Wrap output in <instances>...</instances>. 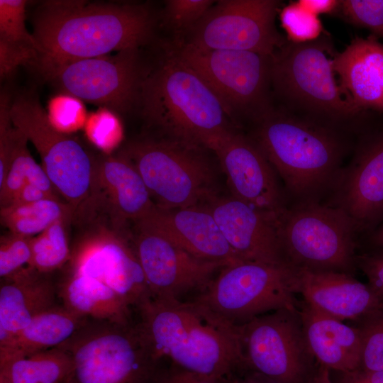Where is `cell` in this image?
I'll use <instances>...</instances> for the list:
<instances>
[{
	"instance_id": "836d02e7",
	"label": "cell",
	"mask_w": 383,
	"mask_h": 383,
	"mask_svg": "<svg viewBox=\"0 0 383 383\" xmlns=\"http://www.w3.org/2000/svg\"><path fill=\"white\" fill-rule=\"evenodd\" d=\"M360 330L362 350L360 370H383V309L357 323Z\"/></svg>"
},
{
	"instance_id": "9a60e30c",
	"label": "cell",
	"mask_w": 383,
	"mask_h": 383,
	"mask_svg": "<svg viewBox=\"0 0 383 383\" xmlns=\"http://www.w3.org/2000/svg\"><path fill=\"white\" fill-rule=\"evenodd\" d=\"M280 5L276 0L218 1L187 33L184 43L272 55L287 41L275 26Z\"/></svg>"
},
{
	"instance_id": "30bf717a",
	"label": "cell",
	"mask_w": 383,
	"mask_h": 383,
	"mask_svg": "<svg viewBox=\"0 0 383 383\" xmlns=\"http://www.w3.org/2000/svg\"><path fill=\"white\" fill-rule=\"evenodd\" d=\"M11 117L37 150L58 194L72 209L74 219L79 216L92 199L97 157L76 138L57 131L34 94L12 99Z\"/></svg>"
},
{
	"instance_id": "8992f818",
	"label": "cell",
	"mask_w": 383,
	"mask_h": 383,
	"mask_svg": "<svg viewBox=\"0 0 383 383\" xmlns=\"http://www.w3.org/2000/svg\"><path fill=\"white\" fill-rule=\"evenodd\" d=\"M58 347L73 360L69 383H155L160 374L138 324L89 319Z\"/></svg>"
},
{
	"instance_id": "603a6c76",
	"label": "cell",
	"mask_w": 383,
	"mask_h": 383,
	"mask_svg": "<svg viewBox=\"0 0 383 383\" xmlns=\"http://www.w3.org/2000/svg\"><path fill=\"white\" fill-rule=\"evenodd\" d=\"M346 97L360 111L383 113V44L374 35L355 38L333 60Z\"/></svg>"
},
{
	"instance_id": "7bdbcfd3",
	"label": "cell",
	"mask_w": 383,
	"mask_h": 383,
	"mask_svg": "<svg viewBox=\"0 0 383 383\" xmlns=\"http://www.w3.org/2000/svg\"><path fill=\"white\" fill-rule=\"evenodd\" d=\"M304 9L318 16L320 14H333L339 11L338 0H299L296 1Z\"/></svg>"
},
{
	"instance_id": "d590c367",
	"label": "cell",
	"mask_w": 383,
	"mask_h": 383,
	"mask_svg": "<svg viewBox=\"0 0 383 383\" xmlns=\"http://www.w3.org/2000/svg\"><path fill=\"white\" fill-rule=\"evenodd\" d=\"M212 0H169L165 3V22L178 33H188L213 5Z\"/></svg>"
},
{
	"instance_id": "2e32d148",
	"label": "cell",
	"mask_w": 383,
	"mask_h": 383,
	"mask_svg": "<svg viewBox=\"0 0 383 383\" xmlns=\"http://www.w3.org/2000/svg\"><path fill=\"white\" fill-rule=\"evenodd\" d=\"M342 210L360 239L383 223V128L360 136L323 202Z\"/></svg>"
},
{
	"instance_id": "60d3db41",
	"label": "cell",
	"mask_w": 383,
	"mask_h": 383,
	"mask_svg": "<svg viewBox=\"0 0 383 383\" xmlns=\"http://www.w3.org/2000/svg\"><path fill=\"white\" fill-rule=\"evenodd\" d=\"M155 383H219V382L177 367L166 372H160Z\"/></svg>"
},
{
	"instance_id": "d4e9b609",
	"label": "cell",
	"mask_w": 383,
	"mask_h": 383,
	"mask_svg": "<svg viewBox=\"0 0 383 383\" xmlns=\"http://www.w3.org/2000/svg\"><path fill=\"white\" fill-rule=\"evenodd\" d=\"M299 311L307 345L319 365L340 372L360 368L362 342L357 326L318 313L304 304Z\"/></svg>"
},
{
	"instance_id": "4316f807",
	"label": "cell",
	"mask_w": 383,
	"mask_h": 383,
	"mask_svg": "<svg viewBox=\"0 0 383 383\" xmlns=\"http://www.w3.org/2000/svg\"><path fill=\"white\" fill-rule=\"evenodd\" d=\"M57 284L62 305L89 319L130 324L131 306L102 282L66 271Z\"/></svg>"
},
{
	"instance_id": "4fadbf2b",
	"label": "cell",
	"mask_w": 383,
	"mask_h": 383,
	"mask_svg": "<svg viewBox=\"0 0 383 383\" xmlns=\"http://www.w3.org/2000/svg\"><path fill=\"white\" fill-rule=\"evenodd\" d=\"M245 367L279 383H308L316 370L299 309H283L240 326Z\"/></svg>"
},
{
	"instance_id": "e0dca14e",
	"label": "cell",
	"mask_w": 383,
	"mask_h": 383,
	"mask_svg": "<svg viewBox=\"0 0 383 383\" xmlns=\"http://www.w3.org/2000/svg\"><path fill=\"white\" fill-rule=\"evenodd\" d=\"M131 239L152 298H177L204 290L225 264L198 258L143 219L133 222Z\"/></svg>"
},
{
	"instance_id": "7dc6e473",
	"label": "cell",
	"mask_w": 383,
	"mask_h": 383,
	"mask_svg": "<svg viewBox=\"0 0 383 383\" xmlns=\"http://www.w3.org/2000/svg\"><path fill=\"white\" fill-rule=\"evenodd\" d=\"M245 383H279L260 373L250 370L244 379Z\"/></svg>"
},
{
	"instance_id": "484cf974",
	"label": "cell",
	"mask_w": 383,
	"mask_h": 383,
	"mask_svg": "<svg viewBox=\"0 0 383 383\" xmlns=\"http://www.w3.org/2000/svg\"><path fill=\"white\" fill-rule=\"evenodd\" d=\"M89 319L63 305H55L36 315L25 328L0 345V365L60 346Z\"/></svg>"
},
{
	"instance_id": "f546056e",
	"label": "cell",
	"mask_w": 383,
	"mask_h": 383,
	"mask_svg": "<svg viewBox=\"0 0 383 383\" xmlns=\"http://www.w3.org/2000/svg\"><path fill=\"white\" fill-rule=\"evenodd\" d=\"M72 221V216L62 218L32 237V255L28 267L40 273L50 274L67 265L71 255L68 225Z\"/></svg>"
},
{
	"instance_id": "d6a6232c",
	"label": "cell",
	"mask_w": 383,
	"mask_h": 383,
	"mask_svg": "<svg viewBox=\"0 0 383 383\" xmlns=\"http://www.w3.org/2000/svg\"><path fill=\"white\" fill-rule=\"evenodd\" d=\"M82 101L67 93L52 98L45 110L51 125L68 135L84 127L88 115Z\"/></svg>"
},
{
	"instance_id": "bcb514c9",
	"label": "cell",
	"mask_w": 383,
	"mask_h": 383,
	"mask_svg": "<svg viewBox=\"0 0 383 383\" xmlns=\"http://www.w3.org/2000/svg\"><path fill=\"white\" fill-rule=\"evenodd\" d=\"M308 383H333L331 379L329 369L319 365Z\"/></svg>"
},
{
	"instance_id": "ba28073f",
	"label": "cell",
	"mask_w": 383,
	"mask_h": 383,
	"mask_svg": "<svg viewBox=\"0 0 383 383\" xmlns=\"http://www.w3.org/2000/svg\"><path fill=\"white\" fill-rule=\"evenodd\" d=\"M201 148L170 138H145L119 153L138 170L154 204L173 209L201 206L216 196L213 169Z\"/></svg>"
},
{
	"instance_id": "e575fe53",
	"label": "cell",
	"mask_w": 383,
	"mask_h": 383,
	"mask_svg": "<svg viewBox=\"0 0 383 383\" xmlns=\"http://www.w3.org/2000/svg\"><path fill=\"white\" fill-rule=\"evenodd\" d=\"M25 0H0V40L40 47L26 26Z\"/></svg>"
},
{
	"instance_id": "52a82bcc",
	"label": "cell",
	"mask_w": 383,
	"mask_h": 383,
	"mask_svg": "<svg viewBox=\"0 0 383 383\" xmlns=\"http://www.w3.org/2000/svg\"><path fill=\"white\" fill-rule=\"evenodd\" d=\"M287 262L299 270L353 275L360 237L342 210L323 202L291 204L277 221Z\"/></svg>"
},
{
	"instance_id": "7402d4cb",
	"label": "cell",
	"mask_w": 383,
	"mask_h": 383,
	"mask_svg": "<svg viewBox=\"0 0 383 383\" xmlns=\"http://www.w3.org/2000/svg\"><path fill=\"white\" fill-rule=\"evenodd\" d=\"M140 219L198 258L226 265L243 261L228 243L211 213L204 206L165 209L155 205Z\"/></svg>"
},
{
	"instance_id": "f1b7e54d",
	"label": "cell",
	"mask_w": 383,
	"mask_h": 383,
	"mask_svg": "<svg viewBox=\"0 0 383 383\" xmlns=\"http://www.w3.org/2000/svg\"><path fill=\"white\" fill-rule=\"evenodd\" d=\"M69 216L74 219V211L60 199H48L0 209L1 224L9 231L27 237H34L57 220Z\"/></svg>"
},
{
	"instance_id": "7c38bea8",
	"label": "cell",
	"mask_w": 383,
	"mask_h": 383,
	"mask_svg": "<svg viewBox=\"0 0 383 383\" xmlns=\"http://www.w3.org/2000/svg\"><path fill=\"white\" fill-rule=\"evenodd\" d=\"M33 67L65 93L116 113L138 104L145 74L139 48L65 62L39 57Z\"/></svg>"
},
{
	"instance_id": "5bb4252c",
	"label": "cell",
	"mask_w": 383,
	"mask_h": 383,
	"mask_svg": "<svg viewBox=\"0 0 383 383\" xmlns=\"http://www.w3.org/2000/svg\"><path fill=\"white\" fill-rule=\"evenodd\" d=\"M71 248L67 271L106 284L131 306L151 297L131 233L95 218Z\"/></svg>"
},
{
	"instance_id": "3957f363",
	"label": "cell",
	"mask_w": 383,
	"mask_h": 383,
	"mask_svg": "<svg viewBox=\"0 0 383 383\" xmlns=\"http://www.w3.org/2000/svg\"><path fill=\"white\" fill-rule=\"evenodd\" d=\"M138 326L155 357L220 382L244 367L240 326L219 318L194 300L150 297L138 306Z\"/></svg>"
},
{
	"instance_id": "7a4b0ae2",
	"label": "cell",
	"mask_w": 383,
	"mask_h": 383,
	"mask_svg": "<svg viewBox=\"0 0 383 383\" xmlns=\"http://www.w3.org/2000/svg\"><path fill=\"white\" fill-rule=\"evenodd\" d=\"M248 135L283 182L289 204L323 202L357 141L274 106Z\"/></svg>"
},
{
	"instance_id": "f6af8a7d",
	"label": "cell",
	"mask_w": 383,
	"mask_h": 383,
	"mask_svg": "<svg viewBox=\"0 0 383 383\" xmlns=\"http://www.w3.org/2000/svg\"><path fill=\"white\" fill-rule=\"evenodd\" d=\"M359 248L364 250L383 249V223L359 240Z\"/></svg>"
},
{
	"instance_id": "c3c4849f",
	"label": "cell",
	"mask_w": 383,
	"mask_h": 383,
	"mask_svg": "<svg viewBox=\"0 0 383 383\" xmlns=\"http://www.w3.org/2000/svg\"><path fill=\"white\" fill-rule=\"evenodd\" d=\"M233 383H245L244 379L242 380H235Z\"/></svg>"
},
{
	"instance_id": "ab89813d",
	"label": "cell",
	"mask_w": 383,
	"mask_h": 383,
	"mask_svg": "<svg viewBox=\"0 0 383 383\" xmlns=\"http://www.w3.org/2000/svg\"><path fill=\"white\" fill-rule=\"evenodd\" d=\"M356 265L366 276L367 284L383 301V249L362 250L357 254Z\"/></svg>"
},
{
	"instance_id": "277c9868",
	"label": "cell",
	"mask_w": 383,
	"mask_h": 383,
	"mask_svg": "<svg viewBox=\"0 0 383 383\" xmlns=\"http://www.w3.org/2000/svg\"><path fill=\"white\" fill-rule=\"evenodd\" d=\"M328 36L313 41H289L272 55V89L278 108L355 138L372 128L365 113L345 96L335 79V55Z\"/></svg>"
},
{
	"instance_id": "74e56055",
	"label": "cell",
	"mask_w": 383,
	"mask_h": 383,
	"mask_svg": "<svg viewBox=\"0 0 383 383\" xmlns=\"http://www.w3.org/2000/svg\"><path fill=\"white\" fill-rule=\"evenodd\" d=\"M339 11L353 24L383 37V0H343Z\"/></svg>"
},
{
	"instance_id": "ffe728a7",
	"label": "cell",
	"mask_w": 383,
	"mask_h": 383,
	"mask_svg": "<svg viewBox=\"0 0 383 383\" xmlns=\"http://www.w3.org/2000/svg\"><path fill=\"white\" fill-rule=\"evenodd\" d=\"M155 206L133 165L118 153L97 157L94 191L89 213H102L113 226L125 229Z\"/></svg>"
},
{
	"instance_id": "cb8c5ba5",
	"label": "cell",
	"mask_w": 383,
	"mask_h": 383,
	"mask_svg": "<svg viewBox=\"0 0 383 383\" xmlns=\"http://www.w3.org/2000/svg\"><path fill=\"white\" fill-rule=\"evenodd\" d=\"M57 285L48 274L28 266L1 279L0 345L25 328L36 315L56 305Z\"/></svg>"
},
{
	"instance_id": "4dcf8cb0",
	"label": "cell",
	"mask_w": 383,
	"mask_h": 383,
	"mask_svg": "<svg viewBox=\"0 0 383 383\" xmlns=\"http://www.w3.org/2000/svg\"><path fill=\"white\" fill-rule=\"evenodd\" d=\"M279 18L287 40L291 43H308L323 35V27L318 16L304 9L296 1L280 9Z\"/></svg>"
},
{
	"instance_id": "681fc988",
	"label": "cell",
	"mask_w": 383,
	"mask_h": 383,
	"mask_svg": "<svg viewBox=\"0 0 383 383\" xmlns=\"http://www.w3.org/2000/svg\"><path fill=\"white\" fill-rule=\"evenodd\" d=\"M0 383H7V382L3 377H0Z\"/></svg>"
},
{
	"instance_id": "f35d334b",
	"label": "cell",
	"mask_w": 383,
	"mask_h": 383,
	"mask_svg": "<svg viewBox=\"0 0 383 383\" xmlns=\"http://www.w3.org/2000/svg\"><path fill=\"white\" fill-rule=\"evenodd\" d=\"M12 99L6 92L0 96V186L2 185L11 164L19 130L11 117Z\"/></svg>"
},
{
	"instance_id": "5b68a950",
	"label": "cell",
	"mask_w": 383,
	"mask_h": 383,
	"mask_svg": "<svg viewBox=\"0 0 383 383\" xmlns=\"http://www.w3.org/2000/svg\"><path fill=\"white\" fill-rule=\"evenodd\" d=\"M138 104L150 126L202 148L235 129L208 84L171 51L145 72Z\"/></svg>"
},
{
	"instance_id": "d6986e66",
	"label": "cell",
	"mask_w": 383,
	"mask_h": 383,
	"mask_svg": "<svg viewBox=\"0 0 383 383\" xmlns=\"http://www.w3.org/2000/svg\"><path fill=\"white\" fill-rule=\"evenodd\" d=\"M201 206L211 213L228 243L243 261L290 265L281 246L277 217L233 196H215Z\"/></svg>"
},
{
	"instance_id": "b9f144b4",
	"label": "cell",
	"mask_w": 383,
	"mask_h": 383,
	"mask_svg": "<svg viewBox=\"0 0 383 383\" xmlns=\"http://www.w3.org/2000/svg\"><path fill=\"white\" fill-rule=\"evenodd\" d=\"M48 199H57L49 196L39 187L27 182L16 194L8 206L31 204Z\"/></svg>"
},
{
	"instance_id": "ac0fdd59",
	"label": "cell",
	"mask_w": 383,
	"mask_h": 383,
	"mask_svg": "<svg viewBox=\"0 0 383 383\" xmlns=\"http://www.w3.org/2000/svg\"><path fill=\"white\" fill-rule=\"evenodd\" d=\"M217 156L232 196L278 218L289 205L278 175L248 135L231 131L207 146Z\"/></svg>"
},
{
	"instance_id": "8d00e7d4",
	"label": "cell",
	"mask_w": 383,
	"mask_h": 383,
	"mask_svg": "<svg viewBox=\"0 0 383 383\" xmlns=\"http://www.w3.org/2000/svg\"><path fill=\"white\" fill-rule=\"evenodd\" d=\"M32 237L9 231L0 237V277L5 279L28 265Z\"/></svg>"
},
{
	"instance_id": "ee69618b",
	"label": "cell",
	"mask_w": 383,
	"mask_h": 383,
	"mask_svg": "<svg viewBox=\"0 0 383 383\" xmlns=\"http://www.w3.org/2000/svg\"><path fill=\"white\" fill-rule=\"evenodd\" d=\"M341 374L338 383H383V370L365 371L357 369Z\"/></svg>"
},
{
	"instance_id": "1f68e13d",
	"label": "cell",
	"mask_w": 383,
	"mask_h": 383,
	"mask_svg": "<svg viewBox=\"0 0 383 383\" xmlns=\"http://www.w3.org/2000/svg\"><path fill=\"white\" fill-rule=\"evenodd\" d=\"M84 127L89 140L106 155H109L123 139V130L120 118L116 112L106 107H99L89 114Z\"/></svg>"
},
{
	"instance_id": "6da1fadb",
	"label": "cell",
	"mask_w": 383,
	"mask_h": 383,
	"mask_svg": "<svg viewBox=\"0 0 383 383\" xmlns=\"http://www.w3.org/2000/svg\"><path fill=\"white\" fill-rule=\"evenodd\" d=\"M155 16L146 4L52 0L33 18L39 57L65 62L140 48L152 37Z\"/></svg>"
},
{
	"instance_id": "83f0119b",
	"label": "cell",
	"mask_w": 383,
	"mask_h": 383,
	"mask_svg": "<svg viewBox=\"0 0 383 383\" xmlns=\"http://www.w3.org/2000/svg\"><path fill=\"white\" fill-rule=\"evenodd\" d=\"M72 371L71 355L59 347L0 365V377L7 383H69Z\"/></svg>"
},
{
	"instance_id": "9c48e42d",
	"label": "cell",
	"mask_w": 383,
	"mask_h": 383,
	"mask_svg": "<svg viewBox=\"0 0 383 383\" xmlns=\"http://www.w3.org/2000/svg\"><path fill=\"white\" fill-rule=\"evenodd\" d=\"M170 51L208 84L234 122L251 125L274 107L272 55L201 49L185 43Z\"/></svg>"
},
{
	"instance_id": "44dd1931",
	"label": "cell",
	"mask_w": 383,
	"mask_h": 383,
	"mask_svg": "<svg viewBox=\"0 0 383 383\" xmlns=\"http://www.w3.org/2000/svg\"><path fill=\"white\" fill-rule=\"evenodd\" d=\"M298 290L304 304L338 321L359 323L383 309V301L352 274L298 269Z\"/></svg>"
},
{
	"instance_id": "8fae6325",
	"label": "cell",
	"mask_w": 383,
	"mask_h": 383,
	"mask_svg": "<svg viewBox=\"0 0 383 383\" xmlns=\"http://www.w3.org/2000/svg\"><path fill=\"white\" fill-rule=\"evenodd\" d=\"M298 269L241 261L221 269L196 299L235 326L279 309H298Z\"/></svg>"
}]
</instances>
